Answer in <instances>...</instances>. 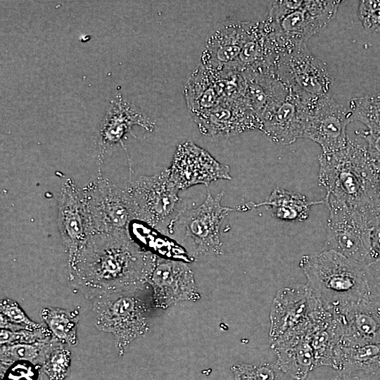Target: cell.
<instances>
[{
    "instance_id": "obj_31",
    "label": "cell",
    "mask_w": 380,
    "mask_h": 380,
    "mask_svg": "<svg viewBox=\"0 0 380 380\" xmlns=\"http://www.w3.org/2000/svg\"><path fill=\"white\" fill-rule=\"evenodd\" d=\"M1 329L18 331L24 329H38L43 325L31 320L15 302L9 298L0 301Z\"/></svg>"
},
{
    "instance_id": "obj_9",
    "label": "cell",
    "mask_w": 380,
    "mask_h": 380,
    "mask_svg": "<svg viewBox=\"0 0 380 380\" xmlns=\"http://www.w3.org/2000/svg\"><path fill=\"white\" fill-rule=\"evenodd\" d=\"M274 72L289 87L312 96L329 94L334 79L330 67L313 55L306 43L282 52L277 59Z\"/></svg>"
},
{
    "instance_id": "obj_7",
    "label": "cell",
    "mask_w": 380,
    "mask_h": 380,
    "mask_svg": "<svg viewBox=\"0 0 380 380\" xmlns=\"http://www.w3.org/2000/svg\"><path fill=\"white\" fill-rule=\"evenodd\" d=\"M137 220L163 232L173 227L183 209H179V189L172 181L169 168L151 176H141L125 189Z\"/></svg>"
},
{
    "instance_id": "obj_36",
    "label": "cell",
    "mask_w": 380,
    "mask_h": 380,
    "mask_svg": "<svg viewBox=\"0 0 380 380\" xmlns=\"http://www.w3.org/2000/svg\"><path fill=\"white\" fill-rule=\"evenodd\" d=\"M371 260L372 265L380 262V216L376 222L372 234Z\"/></svg>"
},
{
    "instance_id": "obj_16",
    "label": "cell",
    "mask_w": 380,
    "mask_h": 380,
    "mask_svg": "<svg viewBox=\"0 0 380 380\" xmlns=\"http://www.w3.org/2000/svg\"><path fill=\"white\" fill-rule=\"evenodd\" d=\"M322 305L307 284H296L279 290L270 313V342L308 322Z\"/></svg>"
},
{
    "instance_id": "obj_1",
    "label": "cell",
    "mask_w": 380,
    "mask_h": 380,
    "mask_svg": "<svg viewBox=\"0 0 380 380\" xmlns=\"http://www.w3.org/2000/svg\"><path fill=\"white\" fill-rule=\"evenodd\" d=\"M155 257L129 232L92 234L68 260L70 280L86 298H94L108 291L147 284Z\"/></svg>"
},
{
    "instance_id": "obj_22",
    "label": "cell",
    "mask_w": 380,
    "mask_h": 380,
    "mask_svg": "<svg viewBox=\"0 0 380 380\" xmlns=\"http://www.w3.org/2000/svg\"><path fill=\"white\" fill-rule=\"evenodd\" d=\"M241 74L245 81L243 99L260 125L264 115L285 99L290 87L272 71L243 72Z\"/></svg>"
},
{
    "instance_id": "obj_34",
    "label": "cell",
    "mask_w": 380,
    "mask_h": 380,
    "mask_svg": "<svg viewBox=\"0 0 380 380\" xmlns=\"http://www.w3.org/2000/svg\"><path fill=\"white\" fill-rule=\"evenodd\" d=\"M357 14L366 30L380 34V1H361Z\"/></svg>"
},
{
    "instance_id": "obj_11",
    "label": "cell",
    "mask_w": 380,
    "mask_h": 380,
    "mask_svg": "<svg viewBox=\"0 0 380 380\" xmlns=\"http://www.w3.org/2000/svg\"><path fill=\"white\" fill-rule=\"evenodd\" d=\"M135 125L152 132L155 122L118 94L110 101L96 135V164L99 172L117 146L120 145L127 153L123 140L127 133L133 134L132 128Z\"/></svg>"
},
{
    "instance_id": "obj_24",
    "label": "cell",
    "mask_w": 380,
    "mask_h": 380,
    "mask_svg": "<svg viewBox=\"0 0 380 380\" xmlns=\"http://www.w3.org/2000/svg\"><path fill=\"white\" fill-rule=\"evenodd\" d=\"M307 336L317 367L328 366L336 369L341 334L333 315L324 308L318 310L311 320Z\"/></svg>"
},
{
    "instance_id": "obj_10",
    "label": "cell",
    "mask_w": 380,
    "mask_h": 380,
    "mask_svg": "<svg viewBox=\"0 0 380 380\" xmlns=\"http://www.w3.org/2000/svg\"><path fill=\"white\" fill-rule=\"evenodd\" d=\"M224 194L221 191L213 197L208 191L201 205L194 208H183L175 222L184 228L196 256L223 253L220 227L225 217L236 210V208L222 205Z\"/></svg>"
},
{
    "instance_id": "obj_27",
    "label": "cell",
    "mask_w": 380,
    "mask_h": 380,
    "mask_svg": "<svg viewBox=\"0 0 380 380\" xmlns=\"http://www.w3.org/2000/svg\"><path fill=\"white\" fill-rule=\"evenodd\" d=\"M40 317L57 341L69 346L77 344L79 315L77 311L46 307L41 310Z\"/></svg>"
},
{
    "instance_id": "obj_12",
    "label": "cell",
    "mask_w": 380,
    "mask_h": 380,
    "mask_svg": "<svg viewBox=\"0 0 380 380\" xmlns=\"http://www.w3.org/2000/svg\"><path fill=\"white\" fill-rule=\"evenodd\" d=\"M257 23L227 20L217 25L205 41L201 56L202 66L220 75L235 73L234 66Z\"/></svg>"
},
{
    "instance_id": "obj_30",
    "label": "cell",
    "mask_w": 380,
    "mask_h": 380,
    "mask_svg": "<svg viewBox=\"0 0 380 380\" xmlns=\"http://www.w3.org/2000/svg\"><path fill=\"white\" fill-rule=\"evenodd\" d=\"M349 111L351 121H359L367 129L380 132V94L352 99Z\"/></svg>"
},
{
    "instance_id": "obj_17",
    "label": "cell",
    "mask_w": 380,
    "mask_h": 380,
    "mask_svg": "<svg viewBox=\"0 0 380 380\" xmlns=\"http://www.w3.org/2000/svg\"><path fill=\"white\" fill-rule=\"evenodd\" d=\"M168 168L179 190L232 178L228 165L217 162L207 151L191 143L179 146Z\"/></svg>"
},
{
    "instance_id": "obj_15",
    "label": "cell",
    "mask_w": 380,
    "mask_h": 380,
    "mask_svg": "<svg viewBox=\"0 0 380 380\" xmlns=\"http://www.w3.org/2000/svg\"><path fill=\"white\" fill-rule=\"evenodd\" d=\"M146 282L153 290L154 308L165 309L181 300L201 298L193 272L186 264L156 255Z\"/></svg>"
},
{
    "instance_id": "obj_33",
    "label": "cell",
    "mask_w": 380,
    "mask_h": 380,
    "mask_svg": "<svg viewBox=\"0 0 380 380\" xmlns=\"http://www.w3.org/2000/svg\"><path fill=\"white\" fill-rule=\"evenodd\" d=\"M231 370L234 380H279L274 367L269 363H236Z\"/></svg>"
},
{
    "instance_id": "obj_14",
    "label": "cell",
    "mask_w": 380,
    "mask_h": 380,
    "mask_svg": "<svg viewBox=\"0 0 380 380\" xmlns=\"http://www.w3.org/2000/svg\"><path fill=\"white\" fill-rule=\"evenodd\" d=\"M352 122L350 113L331 95L316 97L303 138L318 144L322 153H329L345 148L349 141L347 126Z\"/></svg>"
},
{
    "instance_id": "obj_28",
    "label": "cell",
    "mask_w": 380,
    "mask_h": 380,
    "mask_svg": "<svg viewBox=\"0 0 380 380\" xmlns=\"http://www.w3.org/2000/svg\"><path fill=\"white\" fill-rule=\"evenodd\" d=\"M71 352L69 346L56 338L49 343L42 367L49 380H64L70 372Z\"/></svg>"
},
{
    "instance_id": "obj_3",
    "label": "cell",
    "mask_w": 380,
    "mask_h": 380,
    "mask_svg": "<svg viewBox=\"0 0 380 380\" xmlns=\"http://www.w3.org/2000/svg\"><path fill=\"white\" fill-rule=\"evenodd\" d=\"M318 182L330 196L348 206L380 215V168L367 147L349 139L343 149L318 157Z\"/></svg>"
},
{
    "instance_id": "obj_38",
    "label": "cell",
    "mask_w": 380,
    "mask_h": 380,
    "mask_svg": "<svg viewBox=\"0 0 380 380\" xmlns=\"http://www.w3.org/2000/svg\"><path fill=\"white\" fill-rule=\"evenodd\" d=\"M376 278V282L378 284V286L380 289V274L377 276V277H375Z\"/></svg>"
},
{
    "instance_id": "obj_21",
    "label": "cell",
    "mask_w": 380,
    "mask_h": 380,
    "mask_svg": "<svg viewBox=\"0 0 380 380\" xmlns=\"http://www.w3.org/2000/svg\"><path fill=\"white\" fill-rule=\"evenodd\" d=\"M310 322L271 343L277 355V368L296 380H305L309 372L317 367L307 336Z\"/></svg>"
},
{
    "instance_id": "obj_4",
    "label": "cell",
    "mask_w": 380,
    "mask_h": 380,
    "mask_svg": "<svg viewBox=\"0 0 380 380\" xmlns=\"http://www.w3.org/2000/svg\"><path fill=\"white\" fill-rule=\"evenodd\" d=\"M147 285L134 284L108 291L94 298L96 326L99 331L114 336L120 354L149 330L150 307L143 292Z\"/></svg>"
},
{
    "instance_id": "obj_6",
    "label": "cell",
    "mask_w": 380,
    "mask_h": 380,
    "mask_svg": "<svg viewBox=\"0 0 380 380\" xmlns=\"http://www.w3.org/2000/svg\"><path fill=\"white\" fill-rule=\"evenodd\" d=\"M324 198L329 215L322 249L336 251L371 267L372 234L380 215L351 208L330 196Z\"/></svg>"
},
{
    "instance_id": "obj_13",
    "label": "cell",
    "mask_w": 380,
    "mask_h": 380,
    "mask_svg": "<svg viewBox=\"0 0 380 380\" xmlns=\"http://www.w3.org/2000/svg\"><path fill=\"white\" fill-rule=\"evenodd\" d=\"M316 97L290 87L285 99L261 119L260 130L272 141L281 145L303 138Z\"/></svg>"
},
{
    "instance_id": "obj_25",
    "label": "cell",
    "mask_w": 380,
    "mask_h": 380,
    "mask_svg": "<svg viewBox=\"0 0 380 380\" xmlns=\"http://www.w3.org/2000/svg\"><path fill=\"white\" fill-rule=\"evenodd\" d=\"M250 203L252 209L265 206L277 219L288 222H303L308 218L312 206L324 204L325 201L323 198L319 201H310L300 193L276 187L264 201Z\"/></svg>"
},
{
    "instance_id": "obj_18",
    "label": "cell",
    "mask_w": 380,
    "mask_h": 380,
    "mask_svg": "<svg viewBox=\"0 0 380 380\" xmlns=\"http://www.w3.org/2000/svg\"><path fill=\"white\" fill-rule=\"evenodd\" d=\"M193 118L199 132L213 139H228L260 128L258 118L247 106L243 97L225 101Z\"/></svg>"
},
{
    "instance_id": "obj_20",
    "label": "cell",
    "mask_w": 380,
    "mask_h": 380,
    "mask_svg": "<svg viewBox=\"0 0 380 380\" xmlns=\"http://www.w3.org/2000/svg\"><path fill=\"white\" fill-rule=\"evenodd\" d=\"M329 312L339 329L340 345L380 343V299L362 301Z\"/></svg>"
},
{
    "instance_id": "obj_32",
    "label": "cell",
    "mask_w": 380,
    "mask_h": 380,
    "mask_svg": "<svg viewBox=\"0 0 380 380\" xmlns=\"http://www.w3.org/2000/svg\"><path fill=\"white\" fill-rule=\"evenodd\" d=\"M0 337L1 346L4 344L48 342L54 338L50 330L44 326L38 329H24L18 331L1 329Z\"/></svg>"
},
{
    "instance_id": "obj_35",
    "label": "cell",
    "mask_w": 380,
    "mask_h": 380,
    "mask_svg": "<svg viewBox=\"0 0 380 380\" xmlns=\"http://www.w3.org/2000/svg\"><path fill=\"white\" fill-rule=\"evenodd\" d=\"M357 134L365 140L369 156L380 168V132L366 129Z\"/></svg>"
},
{
    "instance_id": "obj_2",
    "label": "cell",
    "mask_w": 380,
    "mask_h": 380,
    "mask_svg": "<svg viewBox=\"0 0 380 380\" xmlns=\"http://www.w3.org/2000/svg\"><path fill=\"white\" fill-rule=\"evenodd\" d=\"M299 267L322 307L329 311L380 299V289L368 265L332 251L304 255Z\"/></svg>"
},
{
    "instance_id": "obj_39",
    "label": "cell",
    "mask_w": 380,
    "mask_h": 380,
    "mask_svg": "<svg viewBox=\"0 0 380 380\" xmlns=\"http://www.w3.org/2000/svg\"><path fill=\"white\" fill-rule=\"evenodd\" d=\"M379 187H380V178H379Z\"/></svg>"
},
{
    "instance_id": "obj_19",
    "label": "cell",
    "mask_w": 380,
    "mask_h": 380,
    "mask_svg": "<svg viewBox=\"0 0 380 380\" xmlns=\"http://www.w3.org/2000/svg\"><path fill=\"white\" fill-rule=\"evenodd\" d=\"M58 225L70 260L91 234L82 189L70 178L64 182L58 196Z\"/></svg>"
},
{
    "instance_id": "obj_5",
    "label": "cell",
    "mask_w": 380,
    "mask_h": 380,
    "mask_svg": "<svg viewBox=\"0 0 380 380\" xmlns=\"http://www.w3.org/2000/svg\"><path fill=\"white\" fill-rule=\"evenodd\" d=\"M341 1H272L265 18V30L281 46L306 43L324 29L335 17Z\"/></svg>"
},
{
    "instance_id": "obj_37",
    "label": "cell",
    "mask_w": 380,
    "mask_h": 380,
    "mask_svg": "<svg viewBox=\"0 0 380 380\" xmlns=\"http://www.w3.org/2000/svg\"><path fill=\"white\" fill-rule=\"evenodd\" d=\"M330 380H362L357 376H352L347 374L342 373L339 375L336 376Z\"/></svg>"
},
{
    "instance_id": "obj_23",
    "label": "cell",
    "mask_w": 380,
    "mask_h": 380,
    "mask_svg": "<svg viewBox=\"0 0 380 380\" xmlns=\"http://www.w3.org/2000/svg\"><path fill=\"white\" fill-rule=\"evenodd\" d=\"M184 95L192 117L227 101L222 78L202 65L194 70L189 77Z\"/></svg>"
},
{
    "instance_id": "obj_8",
    "label": "cell",
    "mask_w": 380,
    "mask_h": 380,
    "mask_svg": "<svg viewBox=\"0 0 380 380\" xmlns=\"http://www.w3.org/2000/svg\"><path fill=\"white\" fill-rule=\"evenodd\" d=\"M82 191L91 234L129 232L137 218L126 189L99 174Z\"/></svg>"
},
{
    "instance_id": "obj_29",
    "label": "cell",
    "mask_w": 380,
    "mask_h": 380,
    "mask_svg": "<svg viewBox=\"0 0 380 380\" xmlns=\"http://www.w3.org/2000/svg\"><path fill=\"white\" fill-rule=\"evenodd\" d=\"M51 341L34 343L1 345L0 350L1 369L20 360L42 365L45 352Z\"/></svg>"
},
{
    "instance_id": "obj_26",
    "label": "cell",
    "mask_w": 380,
    "mask_h": 380,
    "mask_svg": "<svg viewBox=\"0 0 380 380\" xmlns=\"http://www.w3.org/2000/svg\"><path fill=\"white\" fill-rule=\"evenodd\" d=\"M336 370H361L374 374H380V343L348 346L339 345Z\"/></svg>"
}]
</instances>
